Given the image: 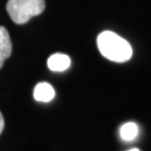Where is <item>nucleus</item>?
Masks as SVG:
<instances>
[{
  "label": "nucleus",
  "instance_id": "6",
  "mask_svg": "<svg viewBox=\"0 0 151 151\" xmlns=\"http://www.w3.org/2000/svg\"><path fill=\"white\" fill-rule=\"evenodd\" d=\"M139 133V128L134 122H127L120 128V137L124 141H132Z\"/></svg>",
  "mask_w": 151,
  "mask_h": 151
},
{
  "label": "nucleus",
  "instance_id": "4",
  "mask_svg": "<svg viewBox=\"0 0 151 151\" xmlns=\"http://www.w3.org/2000/svg\"><path fill=\"white\" fill-rule=\"evenodd\" d=\"M54 96L55 90L49 83H38L34 88V99L38 102H50Z\"/></svg>",
  "mask_w": 151,
  "mask_h": 151
},
{
  "label": "nucleus",
  "instance_id": "7",
  "mask_svg": "<svg viewBox=\"0 0 151 151\" xmlns=\"http://www.w3.org/2000/svg\"><path fill=\"white\" fill-rule=\"evenodd\" d=\"M4 127H5V120H4V116H2V114L0 112V133L2 132Z\"/></svg>",
  "mask_w": 151,
  "mask_h": 151
},
{
  "label": "nucleus",
  "instance_id": "3",
  "mask_svg": "<svg viewBox=\"0 0 151 151\" xmlns=\"http://www.w3.org/2000/svg\"><path fill=\"white\" fill-rule=\"evenodd\" d=\"M12 52V45L9 32L6 27L0 26V68L7 58H9Z\"/></svg>",
  "mask_w": 151,
  "mask_h": 151
},
{
  "label": "nucleus",
  "instance_id": "1",
  "mask_svg": "<svg viewBox=\"0 0 151 151\" xmlns=\"http://www.w3.org/2000/svg\"><path fill=\"white\" fill-rule=\"evenodd\" d=\"M97 47L100 53L115 63H124L132 57V47L124 38L110 30L102 32L97 36Z\"/></svg>",
  "mask_w": 151,
  "mask_h": 151
},
{
  "label": "nucleus",
  "instance_id": "2",
  "mask_svg": "<svg viewBox=\"0 0 151 151\" xmlns=\"http://www.w3.org/2000/svg\"><path fill=\"white\" fill-rule=\"evenodd\" d=\"M6 9L12 22L22 25L45 10V0H8Z\"/></svg>",
  "mask_w": 151,
  "mask_h": 151
},
{
  "label": "nucleus",
  "instance_id": "5",
  "mask_svg": "<svg viewBox=\"0 0 151 151\" xmlns=\"http://www.w3.org/2000/svg\"><path fill=\"white\" fill-rule=\"evenodd\" d=\"M47 65L49 70L53 72H64L70 65V58L65 54H53L47 60Z\"/></svg>",
  "mask_w": 151,
  "mask_h": 151
},
{
  "label": "nucleus",
  "instance_id": "8",
  "mask_svg": "<svg viewBox=\"0 0 151 151\" xmlns=\"http://www.w3.org/2000/svg\"><path fill=\"white\" fill-rule=\"evenodd\" d=\"M128 151H140V150L137 149V148H133V149H130V150H128Z\"/></svg>",
  "mask_w": 151,
  "mask_h": 151
}]
</instances>
